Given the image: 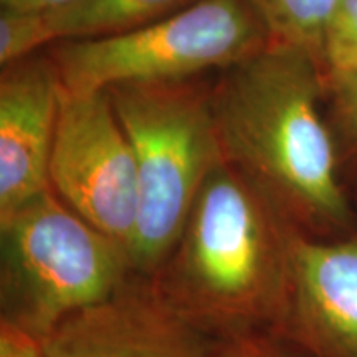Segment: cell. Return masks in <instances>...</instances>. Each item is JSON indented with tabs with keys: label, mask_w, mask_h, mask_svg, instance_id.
<instances>
[{
	"label": "cell",
	"mask_w": 357,
	"mask_h": 357,
	"mask_svg": "<svg viewBox=\"0 0 357 357\" xmlns=\"http://www.w3.org/2000/svg\"><path fill=\"white\" fill-rule=\"evenodd\" d=\"M324 96L318 61L275 42L212 83L223 160L303 235L336 240L357 230V212L319 108Z\"/></svg>",
	"instance_id": "cell-1"
},
{
	"label": "cell",
	"mask_w": 357,
	"mask_h": 357,
	"mask_svg": "<svg viewBox=\"0 0 357 357\" xmlns=\"http://www.w3.org/2000/svg\"><path fill=\"white\" fill-rule=\"evenodd\" d=\"M301 231L223 160L153 276L176 310L217 341L271 334L287 310Z\"/></svg>",
	"instance_id": "cell-2"
},
{
	"label": "cell",
	"mask_w": 357,
	"mask_h": 357,
	"mask_svg": "<svg viewBox=\"0 0 357 357\" xmlns=\"http://www.w3.org/2000/svg\"><path fill=\"white\" fill-rule=\"evenodd\" d=\"M106 91L137 171L132 265L151 276L176 245L204 182L223 162L212 84L194 78L126 83Z\"/></svg>",
	"instance_id": "cell-3"
},
{
	"label": "cell",
	"mask_w": 357,
	"mask_h": 357,
	"mask_svg": "<svg viewBox=\"0 0 357 357\" xmlns=\"http://www.w3.org/2000/svg\"><path fill=\"white\" fill-rule=\"evenodd\" d=\"M134 271L126 245L71 211L52 187L0 217V319L42 341Z\"/></svg>",
	"instance_id": "cell-4"
},
{
	"label": "cell",
	"mask_w": 357,
	"mask_h": 357,
	"mask_svg": "<svg viewBox=\"0 0 357 357\" xmlns=\"http://www.w3.org/2000/svg\"><path fill=\"white\" fill-rule=\"evenodd\" d=\"M271 42L248 0H199L132 32L68 40L47 48L66 89L106 91L126 83L204 78Z\"/></svg>",
	"instance_id": "cell-5"
},
{
	"label": "cell",
	"mask_w": 357,
	"mask_h": 357,
	"mask_svg": "<svg viewBox=\"0 0 357 357\" xmlns=\"http://www.w3.org/2000/svg\"><path fill=\"white\" fill-rule=\"evenodd\" d=\"M48 178L71 211L131 252L139 207L137 171L108 91L63 86Z\"/></svg>",
	"instance_id": "cell-6"
},
{
	"label": "cell",
	"mask_w": 357,
	"mask_h": 357,
	"mask_svg": "<svg viewBox=\"0 0 357 357\" xmlns=\"http://www.w3.org/2000/svg\"><path fill=\"white\" fill-rule=\"evenodd\" d=\"M220 342L185 319L153 276L137 271L43 339L47 357H212Z\"/></svg>",
	"instance_id": "cell-7"
},
{
	"label": "cell",
	"mask_w": 357,
	"mask_h": 357,
	"mask_svg": "<svg viewBox=\"0 0 357 357\" xmlns=\"http://www.w3.org/2000/svg\"><path fill=\"white\" fill-rule=\"evenodd\" d=\"M275 337L306 357H357V230L336 240L298 236Z\"/></svg>",
	"instance_id": "cell-8"
},
{
	"label": "cell",
	"mask_w": 357,
	"mask_h": 357,
	"mask_svg": "<svg viewBox=\"0 0 357 357\" xmlns=\"http://www.w3.org/2000/svg\"><path fill=\"white\" fill-rule=\"evenodd\" d=\"M61 83L48 55L26 56L0 73V217L50 187L48 167Z\"/></svg>",
	"instance_id": "cell-9"
},
{
	"label": "cell",
	"mask_w": 357,
	"mask_h": 357,
	"mask_svg": "<svg viewBox=\"0 0 357 357\" xmlns=\"http://www.w3.org/2000/svg\"><path fill=\"white\" fill-rule=\"evenodd\" d=\"M195 2L199 0H75L43 15L53 43H58L132 32Z\"/></svg>",
	"instance_id": "cell-10"
},
{
	"label": "cell",
	"mask_w": 357,
	"mask_h": 357,
	"mask_svg": "<svg viewBox=\"0 0 357 357\" xmlns=\"http://www.w3.org/2000/svg\"><path fill=\"white\" fill-rule=\"evenodd\" d=\"M339 0H248L270 33L271 42L300 48L321 68L328 22Z\"/></svg>",
	"instance_id": "cell-11"
},
{
	"label": "cell",
	"mask_w": 357,
	"mask_h": 357,
	"mask_svg": "<svg viewBox=\"0 0 357 357\" xmlns=\"http://www.w3.org/2000/svg\"><path fill=\"white\" fill-rule=\"evenodd\" d=\"M328 126L336 146L339 174L352 202H357V70L326 88Z\"/></svg>",
	"instance_id": "cell-12"
},
{
	"label": "cell",
	"mask_w": 357,
	"mask_h": 357,
	"mask_svg": "<svg viewBox=\"0 0 357 357\" xmlns=\"http://www.w3.org/2000/svg\"><path fill=\"white\" fill-rule=\"evenodd\" d=\"M357 70V0H339L326 26L321 50L324 86Z\"/></svg>",
	"instance_id": "cell-13"
},
{
	"label": "cell",
	"mask_w": 357,
	"mask_h": 357,
	"mask_svg": "<svg viewBox=\"0 0 357 357\" xmlns=\"http://www.w3.org/2000/svg\"><path fill=\"white\" fill-rule=\"evenodd\" d=\"M53 40L48 32L43 12L13 10L0 12V65L32 56L45 47H52Z\"/></svg>",
	"instance_id": "cell-14"
},
{
	"label": "cell",
	"mask_w": 357,
	"mask_h": 357,
	"mask_svg": "<svg viewBox=\"0 0 357 357\" xmlns=\"http://www.w3.org/2000/svg\"><path fill=\"white\" fill-rule=\"evenodd\" d=\"M212 357H306L271 334H252L222 341Z\"/></svg>",
	"instance_id": "cell-15"
},
{
	"label": "cell",
	"mask_w": 357,
	"mask_h": 357,
	"mask_svg": "<svg viewBox=\"0 0 357 357\" xmlns=\"http://www.w3.org/2000/svg\"><path fill=\"white\" fill-rule=\"evenodd\" d=\"M0 357H47V352L42 339L0 319Z\"/></svg>",
	"instance_id": "cell-16"
},
{
	"label": "cell",
	"mask_w": 357,
	"mask_h": 357,
	"mask_svg": "<svg viewBox=\"0 0 357 357\" xmlns=\"http://www.w3.org/2000/svg\"><path fill=\"white\" fill-rule=\"evenodd\" d=\"M75 0H0L2 8H13V10H53V8L68 6Z\"/></svg>",
	"instance_id": "cell-17"
}]
</instances>
